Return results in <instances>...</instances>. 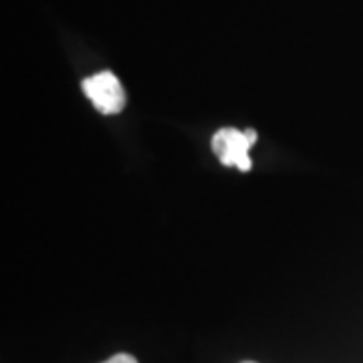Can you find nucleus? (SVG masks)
<instances>
[{
  "label": "nucleus",
  "instance_id": "nucleus-2",
  "mask_svg": "<svg viewBox=\"0 0 363 363\" xmlns=\"http://www.w3.org/2000/svg\"><path fill=\"white\" fill-rule=\"evenodd\" d=\"M85 97L89 99L93 107L104 116H116L121 113L125 107V91L121 87L119 79L111 71H101L93 77L83 79L81 83Z\"/></svg>",
  "mask_w": 363,
  "mask_h": 363
},
{
  "label": "nucleus",
  "instance_id": "nucleus-1",
  "mask_svg": "<svg viewBox=\"0 0 363 363\" xmlns=\"http://www.w3.org/2000/svg\"><path fill=\"white\" fill-rule=\"evenodd\" d=\"M257 143V131H238L234 128H222L212 138V152L228 168H238L240 172H248L252 168L250 147Z\"/></svg>",
  "mask_w": 363,
  "mask_h": 363
},
{
  "label": "nucleus",
  "instance_id": "nucleus-4",
  "mask_svg": "<svg viewBox=\"0 0 363 363\" xmlns=\"http://www.w3.org/2000/svg\"><path fill=\"white\" fill-rule=\"evenodd\" d=\"M242 363H257V362H242Z\"/></svg>",
  "mask_w": 363,
  "mask_h": 363
},
{
  "label": "nucleus",
  "instance_id": "nucleus-3",
  "mask_svg": "<svg viewBox=\"0 0 363 363\" xmlns=\"http://www.w3.org/2000/svg\"><path fill=\"white\" fill-rule=\"evenodd\" d=\"M104 363H138V359H135L133 355H130V353H117V355L109 357V359Z\"/></svg>",
  "mask_w": 363,
  "mask_h": 363
}]
</instances>
